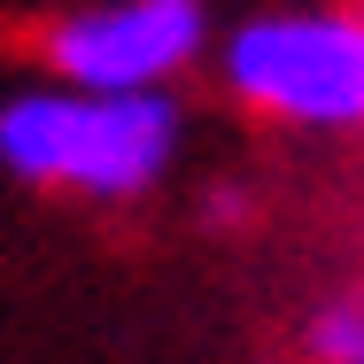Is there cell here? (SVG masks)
I'll return each mask as SVG.
<instances>
[{
	"instance_id": "cell-2",
	"label": "cell",
	"mask_w": 364,
	"mask_h": 364,
	"mask_svg": "<svg viewBox=\"0 0 364 364\" xmlns=\"http://www.w3.org/2000/svg\"><path fill=\"white\" fill-rule=\"evenodd\" d=\"M225 93L294 132H357L364 124V16L349 8H279L248 16L218 47Z\"/></svg>"
},
{
	"instance_id": "cell-1",
	"label": "cell",
	"mask_w": 364,
	"mask_h": 364,
	"mask_svg": "<svg viewBox=\"0 0 364 364\" xmlns=\"http://www.w3.org/2000/svg\"><path fill=\"white\" fill-rule=\"evenodd\" d=\"M171 93H93V85H23L0 101V171L23 186H70L93 202H132L178 163Z\"/></svg>"
},
{
	"instance_id": "cell-3",
	"label": "cell",
	"mask_w": 364,
	"mask_h": 364,
	"mask_svg": "<svg viewBox=\"0 0 364 364\" xmlns=\"http://www.w3.org/2000/svg\"><path fill=\"white\" fill-rule=\"evenodd\" d=\"M210 47L202 0H93L47 31V63L63 85L93 93H163Z\"/></svg>"
},
{
	"instance_id": "cell-4",
	"label": "cell",
	"mask_w": 364,
	"mask_h": 364,
	"mask_svg": "<svg viewBox=\"0 0 364 364\" xmlns=\"http://www.w3.org/2000/svg\"><path fill=\"white\" fill-rule=\"evenodd\" d=\"M310 357L318 364H364V294H333L318 318H310Z\"/></svg>"
}]
</instances>
